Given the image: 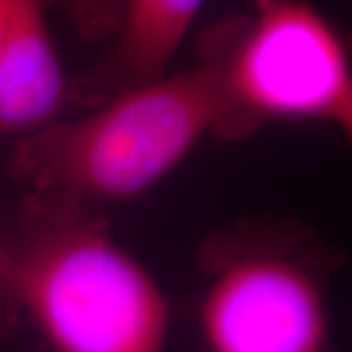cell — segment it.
Listing matches in <instances>:
<instances>
[{"instance_id": "obj_3", "label": "cell", "mask_w": 352, "mask_h": 352, "mask_svg": "<svg viewBox=\"0 0 352 352\" xmlns=\"http://www.w3.org/2000/svg\"><path fill=\"white\" fill-rule=\"evenodd\" d=\"M200 53L221 85L229 138L264 122L327 124L351 138L349 50L309 0H254L249 16L208 32Z\"/></svg>"}, {"instance_id": "obj_5", "label": "cell", "mask_w": 352, "mask_h": 352, "mask_svg": "<svg viewBox=\"0 0 352 352\" xmlns=\"http://www.w3.org/2000/svg\"><path fill=\"white\" fill-rule=\"evenodd\" d=\"M47 8L45 2L28 6L0 45V138H28L51 126L71 98Z\"/></svg>"}, {"instance_id": "obj_6", "label": "cell", "mask_w": 352, "mask_h": 352, "mask_svg": "<svg viewBox=\"0 0 352 352\" xmlns=\"http://www.w3.org/2000/svg\"><path fill=\"white\" fill-rule=\"evenodd\" d=\"M206 0H122L120 28L104 69L110 94L164 75Z\"/></svg>"}, {"instance_id": "obj_4", "label": "cell", "mask_w": 352, "mask_h": 352, "mask_svg": "<svg viewBox=\"0 0 352 352\" xmlns=\"http://www.w3.org/2000/svg\"><path fill=\"white\" fill-rule=\"evenodd\" d=\"M210 268L198 309L208 352H327L325 289L298 256L264 247L227 249Z\"/></svg>"}, {"instance_id": "obj_2", "label": "cell", "mask_w": 352, "mask_h": 352, "mask_svg": "<svg viewBox=\"0 0 352 352\" xmlns=\"http://www.w3.org/2000/svg\"><path fill=\"white\" fill-rule=\"evenodd\" d=\"M14 252V294L53 352H164L170 305L106 227L61 204Z\"/></svg>"}, {"instance_id": "obj_7", "label": "cell", "mask_w": 352, "mask_h": 352, "mask_svg": "<svg viewBox=\"0 0 352 352\" xmlns=\"http://www.w3.org/2000/svg\"><path fill=\"white\" fill-rule=\"evenodd\" d=\"M20 315L14 294V252L10 245L0 239V331Z\"/></svg>"}, {"instance_id": "obj_8", "label": "cell", "mask_w": 352, "mask_h": 352, "mask_svg": "<svg viewBox=\"0 0 352 352\" xmlns=\"http://www.w3.org/2000/svg\"><path fill=\"white\" fill-rule=\"evenodd\" d=\"M38 2L53 4L57 0H0V45L4 43L12 25L16 24V20L22 16L25 8L32 4H38Z\"/></svg>"}, {"instance_id": "obj_1", "label": "cell", "mask_w": 352, "mask_h": 352, "mask_svg": "<svg viewBox=\"0 0 352 352\" xmlns=\"http://www.w3.org/2000/svg\"><path fill=\"white\" fill-rule=\"evenodd\" d=\"M227 106L214 65L124 88L92 112L22 139L20 178L51 204L129 200L182 163L208 133L226 135Z\"/></svg>"}]
</instances>
